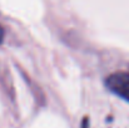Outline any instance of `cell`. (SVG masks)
Masks as SVG:
<instances>
[{
  "label": "cell",
  "mask_w": 129,
  "mask_h": 128,
  "mask_svg": "<svg viewBox=\"0 0 129 128\" xmlns=\"http://www.w3.org/2000/svg\"><path fill=\"white\" fill-rule=\"evenodd\" d=\"M105 85L110 92L129 102V70L110 74L105 79Z\"/></svg>",
  "instance_id": "1"
},
{
  "label": "cell",
  "mask_w": 129,
  "mask_h": 128,
  "mask_svg": "<svg viewBox=\"0 0 129 128\" xmlns=\"http://www.w3.org/2000/svg\"><path fill=\"white\" fill-rule=\"evenodd\" d=\"M3 40H4V29L0 27V44L3 43Z\"/></svg>",
  "instance_id": "2"
}]
</instances>
